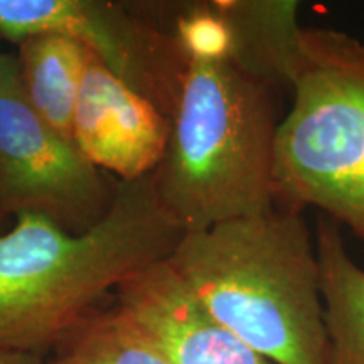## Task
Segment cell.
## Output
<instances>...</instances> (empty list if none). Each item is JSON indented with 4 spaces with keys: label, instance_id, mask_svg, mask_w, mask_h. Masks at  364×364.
Masks as SVG:
<instances>
[{
    "label": "cell",
    "instance_id": "1",
    "mask_svg": "<svg viewBox=\"0 0 364 364\" xmlns=\"http://www.w3.org/2000/svg\"><path fill=\"white\" fill-rule=\"evenodd\" d=\"M182 235L159 206L152 172L117 181L110 209L86 233L17 216L0 233V353L44 358L112 290L167 260Z\"/></svg>",
    "mask_w": 364,
    "mask_h": 364
},
{
    "label": "cell",
    "instance_id": "2",
    "mask_svg": "<svg viewBox=\"0 0 364 364\" xmlns=\"http://www.w3.org/2000/svg\"><path fill=\"white\" fill-rule=\"evenodd\" d=\"M169 265L199 304L275 364H327L316 241L304 215L273 208L184 233Z\"/></svg>",
    "mask_w": 364,
    "mask_h": 364
},
{
    "label": "cell",
    "instance_id": "3",
    "mask_svg": "<svg viewBox=\"0 0 364 364\" xmlns=\"http://www.w3.org/2000/svg\"><path fill=\"white\" fill-rule=\"evenodd\" d=\"M279 86L233 58H189L164 156L152 172L159 206L182 233L275 208Z\"/></svg>",
    "mask_w": 364,
    "mask_h": 364
},
{
    "label": "cell",
    "instance_id": "4",
    "mask_svg": "<svg viewBox=\"0 0 364 364\" xmlns=\"http://www.w3.org/2000/svg\"><path fill=\"white\" fill-rule=\"evenodd\" d=\"M273 150L275 206L321 209L364 247V39L302 27Z\"/></svg>",
    "mask_w": 364,
    "mask_h": 364
},
{
    "label": "cell",
    "instance_id": "5",
    "mask_svg": "<svg viewBox=\"0 0 364 364\" xmlns=\"http://www.w3.org/2000/svg\"><path fill=\"white\" fill-rule=\"evenodd\" d=\"M38 34L75 39L164 117L174 115L189 68L176 4L0 0V41L19 44Z\"/></svg>",
    "mask_w": 364,
    "mask_h": 364
},
{
    "label": "cell",
    "instance_id": "6",
    "mask_svg": "<svg viewBox=\"0 0 364 364\" xmlns=\"http://www.w3.org/2000/svg\"><path fill=\"white\" fill-rule=\"evenodd\" d=\"M107 182L73 140L39 117L27 100L17 56H0V215H36L75 235L86 233L112 206Z\"/></svg>",
    "mask_w": 364,
    "mask_h": 364
},
{
    "label": "cell",
    "instance_id": "7",
    "mask_svg": "<svg viewBox=\"0 0 364 364\" xmlns=\"http://www.w3.org/2000/svg\"><path fill=\"white\" fill-rule=\"evenodd\" d=\"M169 134V118L90 53L73 120L80 152L118 181H134L156 171Z\"/></svg>",
    "mask_w": 364,
    "mask_h": 364
},
{
    "label": "cell",
    "instance_id": "8",
    "mask_svg": "<svg viewBox=\"0 0 364 364\" xmlns=\"http://www.w3.org/2000/svg\"><path fill=\"white\" fill-rule=\"evenodd\" d=\"M115 299L174 364H275L220 324L167 260L124 282Z\"/></svg>",
    "mask_w": 364,
    "mask_h": 364
},
{
    "label": "cell",
    "instance_id": "9",
    "mask_svg": "<svg viewBox=\"0 0 364 364\" xmlns=\"http://www.w3.org/2000/svg\"><path fill=\"white\" fill-rule=\"evenodd\" d=\"M316 252L327 364H364V268L348 253L341 226L329 218H318Z\"/></svg>",
    "mask_w": 364,
    "mask_h": 364
},
{
    "label": "cell",
    "instance_id": "10",
    "mask_svg": "<svg viewBox=\"0 0 364 364\" xmlns=\"http://www.w3.org/2000/svg\"><path fill=\"white\" fill-rule=\"evenodd\" d=\"M231 34L230 56L245 70L289 90V70L302 26L292 0H216Z\"/></svg>",
    "mask_w": 364,
    "mask_h": 364
},
{
    "label": "cell",
    "instance_id": "11",
    "mask_svg": "<svg viewBox=\"0 0 364 364\" xmlns=\"http://www.w3.org/2000/svg\"><path fill=\"white\" fill-rule=\"evenodd\" d=\"M17 46L27 100L43 120L73 140V120L90 51L75 39L59 34L31 36Z\"/></svg>",
    "mask_w": 364,
    "mask_h": 364
},
{
    "label": "cell",
    "instance_id": "12",
    "mask_svg": "<svg viewBox=\"0 0 364 364\" xmlns=\"http://www.w3.org/2000/svg\"><path fill=\"white\" fill-rule=\"evenodd\" d=\"M54 351L70 364H174L117 306L88 314Z\"/></svg>",
    "mask_w": 364,
    "mask_h": 364
},
{
    "label": "cell",
    "instance_id": "13",
    "mask_svg": "<svg viewBox=\"0 0 364 364\" xmlns=\"http://www.w3.org/2000/svg\"><path fill=\"white\" fill-rule=\"evenodd\" d=\"M0 364H44V358L26 353H0Z\"/></svg>",
    "mask_w": 364,
    "mask_h": 364
},
{
    "label": "cell",
    "instance_id": "14",
    "mask_svg": "<svg viewBox=\"0 0 364 364\" xmlns=\"http://www.w3.org/2000/svg\"><path fill=\"white\" fill-rule=\"evenodd\" d=\"M44 364H70V363H66L65 359H61V358H54V359H51V361H44Z\"/></svg>",
    "mask_w": 364,
    "mask_h": 364
},
{
    "label": "cell",
    "instance_id": "15",
    "mask_svg": "<svg viewBox=\"0 0 364 364\" xmlns=\"http://www.w3.org/2000/svg\"><path fill=\"white\" fill-rule=\"evenodd\" d=\"M2 220H4V216H2V215H0V221H2Z\"/></svg>",
    "mask_w": 364,
    "mask_h": 364
},
{
    "label": "cell",
    "instance_id": "16",
    "mask_svg": "<svg viewBox=\"0 0 364 364\" xmlns=\"http://www.w3.org/2000/svg\"><path fill=\"white\" fill-rule=\"evenodd\" d=\"M2 53H4V51H0V56H2Z\"/></svg>",
    "mask_w": 364,
    "mask_h": 364
}]
</instances>
